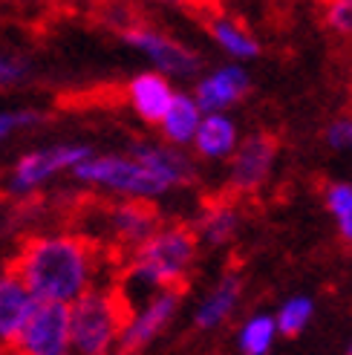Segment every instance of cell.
Wrapping results in <instances>:
<instances>
[{
	"instance_id": "6da1fadb",
	"label": "cell",
	"mask_w": 352,
	"mask_h": 355,
	"mask_svg": "<svg viewBox=\"0 0 352 355\" xmlns=\"http://www.w3.org/2000/svg\"><path fill=\"white\" fill-rule=\"evenodd\" d=\"M101 248L84 234L29 237L15 257V275L24 280L38 304H76L101 286Z\"/></svg>"
},
{
	"instance_id": "7a4b0ae2",
	"label": "cell",
	"mask_w": 352,
	"mask_h": 355,
	"mask_svg": "<svg viewBox=\"0 0 352 355\" xmlns=\"http://www.w3.org/2000/svg\"><path fill=\"white\" fill-rule=\"evenodd\" d=\"M200 243L193 228L185 223H162L156 232L127 254L125 263V275H121V289L118 292L125 297V304L130 309L136 292H142L139 304L145 297L162 292V289H173L182 286L188 280V272L193 260H197Z\"/></svg>"
},
{
	"instance_id": "3957f363",
	"label": "cell",
	"mask_w": 352,
	"mask_h": 355,
	"mask_svg": "<svg viewBox=\"0 0 352 355\" xmlns=\"http://www.w3.org/2000/svg\"><path fill=\"white\" fill-rule=\"evenodd\" d=\"M127 304L118 286H98L69 304L73 355H118V338L127 321Z\"/></svg>"
},
{
	"instance_id": "277c9868",
	"label": "cell",
	"mask_w": 352,
	"mask_h": 355,
	"mask_svg": "<svg viewBox=\"0 0 352 355\" xmlns=\"http://www.w3.org/2000/svg\"><path fill=\"white\" fill-rule=\"evenodd\" d=\"M73 176L87 188H101L116 193L118 200H145L153 202L156 197H165L170 188L148 171L130 153H93L73 171Z\"/></svg>"
},
{
	"instance_id": "5b68a950",
	"label": "cell",
	"mask_w": 352,
	"mask_h": 355,
	"mask_svg": "<svg viewBox=\"0 0 352 355\" xmlns=\"http://www.w3.org/2000/svg\"><path fill=\"white\" fill-rule=\"evenodd\" d=\"M96 220H98V232L87 240L96 243L98 248H101V240H107L113 252L125 257L136 252L162 225L156 205L145 200H116L107 205H98Z\"/></svg>"
},
{
	"instance_id": "8992f818",
	"label": "cell",
	"mask_w": 352,
	"mask_h": 355,
	"mask_svg": "<svg viewBox=\"0 0 352 355\" xmlns=\"http://www.w3.org/2000/svg\"><path fill=\"white\" fill-rule=\"evenodd\" d=\"M96 150L90 145H81V141H64V145L29 150L12 165L6 176V191L12 197H29L49 180H55L58 173H73Z\"/></svg>"
},
{
	"instance_id": "52a82bcc",
	"label": "cell",
	"mask_w": 352,
	"mask_h": 355,
	"mask_svg": "<svg viewBox=\"0 0 352 355\" xmlns=\"http://www.w3.org/2000/svg\"><path fill=\"white\" fill-rule=\"evenodd\" d=\"M121 41L130 49H136L142 58H148L150 67L156 73H162L165 78H193L202 69V61L197 52L185 46L182 41H176L173 35L159 32L156 26L136 21L121 32Z\"/></svg>"
},
{
	"instance_id": "ba28073f",
	"label": "cell",
	"mask_w": 352,
	"mask_h": 355,
	"mask_svg": "<svg viewBox=\"0 0 352 355\" xmlns=\"http://www.w3.org/2000/svg\"><path fill=\"white\" fill-rule=\"evenodd\" d=\"M179 304H182V286L162 289L145 297L142 304H136V309L127 312L125 329H121L118 355H136L145 347H150L170 327L176 312H179Z\"/></svg>"
},
{
	"instance_id": "9c48e42d",
	"label": "cell",
	"mask_w": 352,
	"mask_h": 355,
	"mask_svg": "<svg viewBox=\"0 0 352 355\" xmlns=\"http://www.w3.org/2000/svg\"><path fill=\"white\" fill-rule=\"evenodd\" d=\"M280 153V141L272 133H249L240 139L228 159V193L249 197L269 182Z\"/></svg>"
},
{
	"instance_id": "30bf717a",
	"label": "cell",
	"mask_w": 352,
	"mask_h": 355,
	"mask_svg": "<svg viewBox=\"0 0 352 355\" xmlns=\"http://www.w3.org/2000/svg\"><path fill=\"white\" fill-rule=\"evenodd\" d=\"M17 355H73L69 344V306L35 304L24 329L15 338Z\"/></svg>"
},
{
	"instance_id": "8fae6325",
	"label": "cell",
	"mask_w": 352,
	"mask_h": 355,
	"mask_svg": "<svg viewBox=\"0 0 352 355\" xmlns=\"http://www.w3.org/2000/svg\"><path fill=\"white\" fill-rule=\"evenodd\" d=\"M249 90H252V78L245 73V67L231 61L200 76L191 96L200 104L202 113H228L234 104L245 98Z\"/></svg>"
},
{
	"instance_id": "7c38bea8",
	"label": "cell",
	"mask_w": 352,
	"mask_h": 355,
	"mask_svg": "<svg viewBox=\"0 0 352 355\" xmlns=\"http://www.w3.org/2000/svg\"><path fill=\"white\" fill-rule=\"evenodd\" d=\"M125 96H127L130 110L139 119H142L145 124H156V128H159V121L168 113L176 90H173L170 78H165L162 73H156V69H148V73H139V76H133L127 81Z\"/></svg>"
},
{
	"instance_id": "4fadbf2b",
	"label": "cell",
	"mask_w": 352,
	"mask_h": 355,
	"mask_svg": "<svg viewBox=\"0 0 352 355\" xmlns=\"http://www.w3.org/2000/svg\"><path fill=\"white\" fill-rule=\"evenodd\" d=\"M130 156H136L148 171H153L159 180L173 191V188H182L193 180V162L191 156L182 148H173V145H156V141H133L127 148Z\"/></svg>"
},
{
	"instance_id": "5bb4252c",
	"label": "cell",
	"mask_w": 352,
	"mask_h": 355,
	"mask_svg": "<svg viewBox=\"0 0 352 355\" xmlns=\"http://www.w3.org/2000/svg\"><path fill=\"white\" fill-rule=\"evenodd\" d=\"M240 297H243V277L231 269L197 300V309H193V327L202 329V332L222 327L228 318L234 315V309L240 306Z\"/></svg>"
},
{
	"instance_id": "9a60e30c",
	"label": "cell",
	"mask_w": 352,
	"mask_h": 355,
	"mask_svg": "<svg viewBox=\"0 0 352 355\" xmlns=\"http://www.w3.org/2000/svg\"><path fill=\"white\" fill-rule=\"evenodd\" d=\"M38 300L24 286L15 269L0 272V347H12L17 332L24 329L26 318L32 315Z\"/></svg>"
},
{
	"instance_id": "2e32d148",
	"label": "cell",
	"mask_w": 352,
	"mask_h": 355,
	"mask_svg": "<svg viewBox=\"0 0 352 355\" xmlns=\"http://www.w3.org/2000/svg\"><path fill=\"white\" fill-rule=\"evenodd\" d=\"M240 223H243V214H240L237 202L228 197H220V200H211L200 208V214L191 228H193V234H197L200 245L222 248L237 237Z\"/></svg>"
},
{
	"instance_id": "e0dca14e",
	"label": "cell",
	"mask_w": 352,
	"mask_h": 355,
	"mask_svg": "<svg viewBox=\"0 0 352 355\" xmlns=\"http://www.w3.org/2000/svg\"><path fill=\"white\" fill-rule=\"evenodd\" d=\"M240 130L237 121L228 113H202V121L197 128L191 148L200 159L208 162H222V159H231V153L240 145Z\"/></svg>"
},
{
	"instance_id": "ac0fdd59",
	"label": "cell",
	"mask_w": 352,
	"mask_h": 355,
	"mask_svg": "<svg viewBox=\"0 0 352 355\" xmlns=\"http://www.w3.org/2000/svg\"><path fill=\"white\" fill-rule=\"evenodd\" d=\"M208 35L234 64H245V61L260 55V41L249 32V26L237 21V17H228V15L208 17Z\"/></svg>"
},
{
	"instance_id": "d6986e66",
	"label": "cell",
	"mask_w": 352,
	"mask_h": 355,
	"mask_svg": "<svg viewBox=\"0 0 352 355\" xmlns=\"http://www.w3.org/2000/svg\"><path fill=\"white\" fill-rule=\"evenodd\" d=\"M200 121H202V110H200V104L193 101V96L191 93H176L168 113L159 121L162 139L173 148H185L193 141V136H197Z\"/></svg>"
},
{
	"instance_id": "ffe728a7",
	"label": "cell",
	"mask_w": 352,
	"mask_h": 355,
	"mask_svg": "<svg viewBox=\"0 0 352 355\" xmlns=\"http://www.w3.org/2000/svg\"><path fill=\"white\" fill-rule=\"evenodd\" d=\"M277 341V324L274 315L254 312L249 315L237 329V349L243 355H269Z\"/></svg>"
},
{
	"instance_id": "44dd1931",
	"label": "cell",
	"mask_w": 352,
	"mask_h": 355,
	"mask_svg": "<svg viewBox=\"0 0 352 355\" xmlns=\"http://www.w3.org/2000/svg\"><path fill=\"white\" fill-rule=\"evenodd\" d=\"M315 318V300L309 295H292L286 297L280 309L274 312V324H277V335H286V338H297Z\"/></svg>"
},
{
	"instance_id": "7402d4cb",
	"label": "cell",
	"mask_w": 352,
	"mask_h": 355,
	"mask_svg": "<svg viewBox=\"0 0 352 355\" xmlns=\"http://www.w3.org/2000/svg\"><path fill=\"white\" fill-rule=\"evenodd\" d=\"M324 202L326 211L332 214L338 225V234L344 243L352 245V185L349 182H332L324 191Z\"/></svg>"
},
{
	"instance_id": "603a6c76",
	"label": "cell",
	"mask_w": 352,
	"mask_h": 355,
	"mask_svg": "<svg viewBox=\"0 0 352 355\" xmlns=\"http://www.w3.org/2000/svg\"><path fill=\"white\" fill-rule=\"evenodd\" d=\"M324 21L341 38H352V0H324Z\"/></svg>"
},
{
	"instance_id": "cb8c5ba5",
	"label": "cell",
	"mask_w": 352,
	"mask_h": 355,
	"mask_svg": "<svg viewBox=\"0 0 352 355\" xmlns=\"http://www.w3.org/2000/svg\"><path fill=\"white\" fill-rule=\"evenodd\" d=\"M44 116L38 110H0V141L15 136V133H21V130H29L35 128V124H41Z\"/></svg>"
},
{
	"instance_id": "d4e9b609",
	"label": "cell",
	"mask_w": 352,
	"mask_h": 355,
	"mask_svg": "<svg viewBox=\"0 0 352 355\" xmlns=\"http://www.w3.org/2000/svg\"><path fill=\"white\" fill-rule=\"evenodd\" d=\"M29 78V64L9 52H0V90H9Z\"/></svg>"
},
{
	"instance_id": "484cf974",
	"label": "cell",
	"mask_w": 352,
	"mask_h": 355,
	"mask_svg": "<svg viewBox=\"0 0 352 355\" xmlns=\"http://www.w3.org/2000/svg\"><path fill=\"white\" fill-rule=\"evenodd\" d=\"M324 139L335 150H352V116H338L335 121H329Z\"/></svg>"
},
{
	"instance_id": "4316f807",
	"label": "cell",
	"mask_w": 352,
	"mask_h": 355,
	"mask_svg": "<svg viewBox=\"0 0 352 355\" xmlns=\"http://www.w3.org/2000/svg\"><path fill=\"white\" fill-rule=\"evenodd\" d=\"M148 3H159V6H193L200 0H148Z\"/></svg>"
},
{
	"instance_id": "83f0119b",
	"label": "cell",
	"mask_w": 352,
	"mask_h": 355,
	"mask_svg": "<svg viewBox=\"0 0 352 355\" xmlns=\"http://www.w3.org/2000/svg\"><path fill=\"white\" fill-rule=\"evenodd\" d=\"M346 355H352V341H349V347H346Z\"/></svg>"
},
{
	"instance_id": "f1b7e54d",
	"label": "cell",
	"mask_w": 352,
	"mask_h": 355,
	"mask_svg": "<svg viewBox=\"0 0 352 355\" xmlns=\"http://www.w3.org/2000/svg\"><path fill=\"white\" fill-rule=\"evenodd\" d=\"M200 3H208V0H200ZM211 3H214V0H211Z\"/></svg>"
}]
</instances>
